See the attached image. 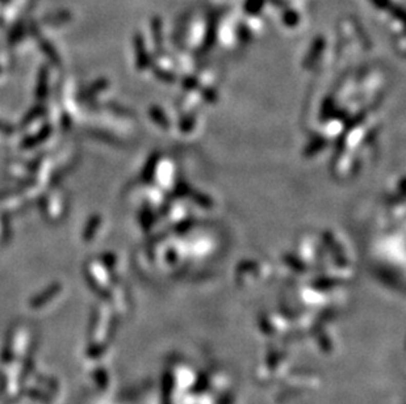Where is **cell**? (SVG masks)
Returning <instances> with one entry per match:
<instances>
[{
  "instance_id": "cell-2",
  "label": "cell",
  "mask_w": 406,
  "mask_h": 404,
  "mask_svg": "<svg viewBox=\"0 0 406 404\" xmlns=\"http://www.w3.org/2000/svg\"><path fill=\"white\" fill-rule=\"evenodd\" d=\"M374 3H376L377 6L385 7L386 4H388V0H374Z\"/></svg>"
},
{
  "instance_id": "cell-1",
  "label": "cell",
  "mask_w": 406,
  "mask_h": 404,
  "mask_svg": "<svg viewBox=\"0 0 406 404\" xmlns=\"http://www.w3.org/2000/svg\"><path fill=\"white\" fill-rule=\"evenodd\" d=\"M263 3H264V0H247L246 7H247L248 11H251V9H253V7H255L254 11H257L258 8H260V7L263 6Z\"/></svg>"
}]
</instances>
